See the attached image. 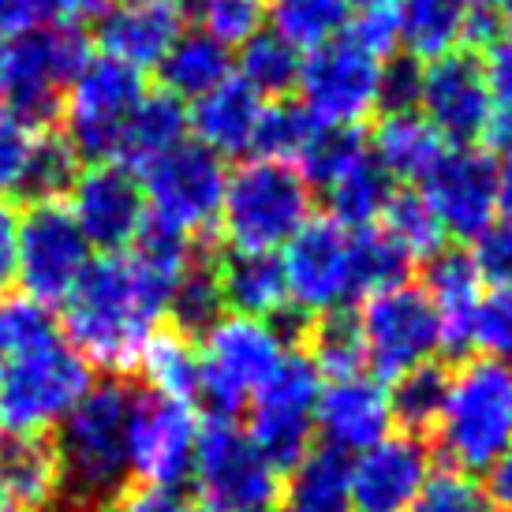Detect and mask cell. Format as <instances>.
I'll return each mask as SVG.
<instances>
[{"label": "cell", "instance_id": "obj_38", "mask_svg": "<svg viewBox=\"0 0 512 512\" xmlns=\"http://www.w3.org/2000/svg\"><path fill=\"white\" fill-rule=\"evenodd\" d=\"M314 131H318V124L303 113L299 101H266L262 116H258L251 154L266 157V161H281V165H299Z\"/></svg>", "mask_w": 512, "mask_h": 512}, {"label": "cell", "instance_id": "obj_55", "mask_svg": "<svg viewBox=\"0 0 512 512\" xmlns=\"http://www.w3.org/2000/svg\"><path fill=\"white\" fill-rule=\"evenodd\" d=\"M498 217L512 225V157L498 165Z\"/></svg>", "mask_w": 512, "mask_h": 512}, {"label": "cell", "instance_id": "obj_54", "mask_svg": "<svg viewBox=\"0 0 512 512\" xmlns=\"http://www.w3.org/2000/svg\"><path fill=\"white\" fill-rule=\"evenodd\" d=\"M45 4L60 23H83V19H98L113 0H45Z\"/></svg>", "mask_w": 512, "mask_h": 512}, {"label": "cell", "instance_id": "obj_39", "mask_svg": "<svg viewBox=\"0 0 512 512\" xmlns=\"http://www.w3.org/2000/svg\"><path fill=\"white\" fill-rule=\"evenodd\" d=\"M445 370H438L434 363L419 370L400 374L397 382H389V400H393V423L404 427V434H423L434 430L441 412V400H445Z\"/></svg>", "mask_w": 512, "mask_h": 512}, {"label": "cell", "instance_id": "obj_57", "mask_svg": "<svg viewBox=\"0 0 512 512\" xmlns=\"http://www.w3.org/2000/svg\"><path fill=\"white\" fill-rule=\"evenodd\" d=\"M464 4H468V8H486V12H501L509 0H464Z\"/></svg>", "mask_w": 512, "mask_h": 512}, {"label": "cell", "instance_id": "obj_61", "mask_svg": "<svg viewBox=\"0 0 512 512\" xmlns=\"http://www.w3.org/2000/svg\"><path fill=\"white\" fill-rule=\"evenodd\" d=\"M270 512H273V509H270Z\"/></svg>", "mask_w": 512, "mask_h": 512}, {"label": "cell", "instance_id": "obj_59", "mask_svg": "<svg viewBox=\"0 0 512 512\" xmlns=\"http://www.w3.org/2000/svg\"><path fill=\"white\" fill-rule=\"evenodd\" d=\"M0 512H15V509H12V505H8L4 498H0Z\"/></svg>", "mask_w": 512, "mask_h": 512}, {"label": "cell", "instance_id": "obj_45", "mask_svg": "<svg viewBox=\"0 0 512 512\" xmlns=\"http://www.w3.org/2000/svg\"><path fill=\"white\" fill-rule=\"evenodd\" d=\"M483 72H486V86H490V105H494L486 146L512 157V42L509 38H501L494 49H486Z\"/></svg>", "mask_w": 512, "mask_h": 512}, {"label": "cell", "instance_id": "obj_11", "mask_svg": "<svg viewBox=\"0 0 512 512\" xmlns=\"http://www.w3.org/2000/svg\"><path fill=\"white\" fill-rule=\"evenodd\" d=\"M356 329L363 341V359L374 378L397 382L400 374L434 363L441 344V322L423 285H393L359 303Z\"/></svg>", "mask_w": 512, "mask_h": 512}, {"label": "cell", "instance_id": "obj_29", "mask_svg": "<svg viewBox=\"0 0 512 512\" xmlns=\"http://www.w3.org/2000/svg\"><path fill=\"white\" fill-rule=\"evenodd\" d=\"M367 146L374 161L393 176V184H419L434 169V161L445 154V143L438 139V131L419 116V109L382 113L374 139Z\"/></svg>", "mask_w": 512, "mask_h": 512}, {"label": "cell", "instance_id": "obj_3", "mask_svg": "<svg viewBox=\"0 0 512 512\" xmlns=\"http://www.w3.org/2000/svg\"><path fill=\"white\" fill-rule=\"evenodd\" d=\"M131 404L135 393L124 382H94L60 423L53 449L60 456L64 498H72L79 509L113 505L128 486Z\"/></svg>", "mask_w": 512, "mask_h": 512}, {"label": "cell", "instance_id": "obj_30", "mask_svg": "<svg viewBox=\"0 0 512 512\" xmlns=\"http://www.w3.org/2000/svg\"><path fill=\"white\" fill-rule=\"evenodd\" d=\"M464 23H468V4L464 0H400V53L419 68L449 57L456 49H464Z\"/></svg>", "mask_w": 512, "mask_h": 512}, {"label": "cell", "instance_id": "obj_34", "mask_svg": "<svg viewBox=\"0 0 512 512\" xmlns=\"http://www.w3.org/2000/svg\"><path fill=\"white\" fill-rule=\"evenodd\" d=\"M299 68L303 53L281 42L273 30H258L232 53V75L262 101H285L288 90H296L299 83Z\"/></svg>", "mask_w": 512, "mask_h": 512}, {"label": "cell", "instance_id": "obj_12", "mask_svg": "<svg viewBox=\"0 0 512 512\" xmlns=\"http://www.w3.org/2000/svg\"><path fill=\"white\" fill-rule=\"evenodd\" d=\"M389 60L367 53L348 34L303 57L299 105L318 128H359L382 113V75Z\"/></svg>", "mask_w": 512, "mask_h": 512}, {"label": "cell", "instance_id": "obj_31", "mask_svg": "<svg viewBox=\"0 0 512 512\" xmlns=\"http://www.w3.org/2000/svg\"><path fill=\"white\" fill-rule=\"evenodd\" d=\"M157 75H161V90H169L172 98H180L184 105L199 101L202 94L232 79V49L202 30L184 27V34L169 45L165 60L157 64Z\"/></svg>", "mask_w": 512, "mask_h": 512}, {"label": "cell", "instance_id": "obj_8", "mask_svg": "<svg viewBox=\"0 0 512 512\" xmlns=\"http://www.w3.org/2000/svg\"><path fill=\"white\" fill-rule=\"evenodd\" d=\"M225 180V161L195 139H184L180 146H172L169 154L154 157L150 165L139 169L146 225L195 243L199 236L217 228Z\"/></svg>", "mask_w": 512, "mask_h": 512}, {"label": "cell", "instance_id": "obj_49", "mask_svg": "<svg viewBox=\"0 0 512 512\" xmlns=\"http://www.w3.org/2000/svg\"><path fill=\"white\" fill-rule=\"evenodd\" d=\"M109 512H206L199 498H191L184 490H165V486H139L124 490L109 505Z\"/></svg>", "mask_w": 512, "mask_h": 512}, {"label": "cell", "instance_id": "obj_36", "mask_svg": "<svg viewBox=\"0 0 512 512\" xmlns=\"http://www.w3.org/2000/svg\"><path fill=\"white\" fill-rule=\"evenodd\" d=\"M139 374L150 393L176 400H199V348L176 329H157L139 356Z\"/></svg>", "mask_w": 512, "mask_h": 512}, {"label": "cell", "instance_id": "obj_18", "mask_svg": "<svg viewBox=\"0 0 512 512\" xmlns=\"http://www.w3.org/2000/svg\"><path fill=\"white\" fill-rule=\"evenodd\" d=\"M415 109L445 146H483L494 120L483 57L456 49L434 64H423Z\"/></svg>", "mask_w": 512, "mask_h": 512}, {"label": "cell", "instance_id": "obj_24", "mask_svg": "<svg viewBox=\"0 0 512 512\" xmlns=\"http://www.w3.org/2000/svg\"><path fill=\"white\" fill-rule=\"evenodd\" d=\"M0 498L15 512H45L64 498L60 456L45 434H0Z\"/></svg>", "mask_w": 512, "mask_h": 512}, {"label": "cell", "instance_id": "obj_51", "mask_svg": "<svg viewBox=\"0 0 512 512\" xmlns=\"http://www.w3.org/2000/svg\"><path fill=\"white\" fill-rule=\"evenodd\" d=\"M42 23H53L45 0H0V42L23 34V30L42 27Z\"/></svg>", "mask_w": 512, "mask_h": 512}, {"label": "cell", "instance_id": "obj_43", "mask_svg": "<svg viewBox=\"0 0 512 512\" xmlns=\"http://www.w3.org/2000/svg\"><path fill=\"white\" fill-rule=\"evenodd\" d=\"M468 348H479L483 359L512 367V285L483 288L475 318H471Z\"/></svg>", "mask_w": 512, "mask_h": 512}, {"label": "cell", "instance_id": "obj_47", "mask_svg": "<svg viewBox=\"0 0 512 512\" xmlns=\"http://www.w3.org/2000/svg\"><path fill=\"white\" fill-rule=\"evenodd\" d=\"M468 258L483 285H490V288L512 285V225L509 221L498 217L483 236H475Z\"/></svg>", "mask_w": 512, "mask_h": 512}, {"label": "cell", "instance_id": "obj_7", "mask_svg": "<svg viewBox=\"0 0 512 512\" xmlns=\"http://www.w3.org/2000/svg\"><path fill=\"white\" fill-rule=\"evenodd\" d=\"M292 356V341L277 318L221 314L199 344V400L217 419L243 412L262 385Z\"/></svg>", "mask_w": 512, "mask_h": 512}, {"label": "cell", "instance_id": "obj_46", "mask_svg": "<svg viewBox=\"0 0 512 512\" xmlns=\"http://www.w3.org/2000/svg\"><path fill=\"white\" fill-rule=\"evenodd\" d=\"M412 512H490V505L471 475L441 471V475H430L427 490L419 494Z\"/></svg>", "mask_w": 512, "mask_h": 512}, {"label": "cell", "instance_id": "obj_35", "mask_svg": "<svg viewBox=\"0 0 512 512\" xmlns=\"http://www.w3.org/2000/svg\"><path fill=\"white\" fill-rule=\"evenodd\" d=\"M374 228L408 258V266H415V262L427 266L430 258H438L445 251V240H449L419 191H393V199L385 202Z\"/></svg>", "mask_w": 512, "mask_h": 512}, {"label": "cell", "instance_id": "obj_44", "mask_svg": "<svg viewBox=\"0 0 512 512\" xmlns=\"http://www.w3.org/2000/svg\"><path fill=\"white\" fill-rule=\"evenodd\" d=\"M83 169L79 154L64 135H42L38 154H34V169H30L27 199L30 202H64L72 191L75 176Z\"/></svg>", "mask_w": 512, "mask_h": 512}, {"label": "cell", "instance_id": "obj_22", "mask_svg": "<svg viewBox=\"0 0 512 512\" xmlns=\"http://www.w3.org/2000/svg\"><path fill=\"white\" fill-rule=\"evenodd\" d=\"M184 27L180 0H116L98 15V53L143 75L157 72Z\"/></svg>", "mask_w": 512, "mask_h": 512}, {"label": "cell", "instance_id": "obj_27", "mask_svg": "<svg viewBox=\"0 0 512 512\" xmlns=\"http://www.w3.org/2000/svg\"><path fill=\"white\" fill-rule=\"evenodd\" d=\"M281 512H352V456L329 445L307 449L281 475Z\"/></svg>", "mask_w": 512, "mask_h": 512}, {"label": "cell", "instance_id": "obj_5", "mask_svg": "<svg viewBox=\"0 0 512 512\" xmlns=\"http://www.w3.org/2000/svg\"><path fill=\"white\" fill-rule=\"evenodd\" d=\"M314 214V191L296 165L251 157L228 172L217 232L232 251H281Z\"/></svg>", "mask_w": 512, "mask_h": 512}, {"label": "cell", "instance_id": "obj_23", "mask_svg": "<svg viewBox=\"0 0 512 512\" xmlns=\"http://www.w3.org/2000/svg\"><path fill=\"white\" fill-rule=\"evenodd\" d=\"M262 105L266 101L232 75L217 90L202 94L199 101H191V109H187V131L195 135V143L206 146L221 161L225 157H243L251 154Z\"/></svg>", "mask_w": 512, "mask_h": 512}, {"label": "cell", "instance_id": "obj_10", "mask_svg": "<svg viewBox=\"0 0 512 512\" xmlns=\"http://www.w3.org/2000/svg\"><path fill=\"white\" fill-rule=\"evenodd\" d=\"M146 90L143 72L105 53H90L60 105V135L72 143L79 161H120L124 128Z\"/></svg>", "mask_w": 512, "mask_h": 512}, {"label": "cell", "instance_id": "obj_53", "mask_svg": "<svg viewBox=\"0 0 512 512\" xmlns=\"http://www.w3.org/2000/svg\"><path fill=\"white\" fill-rule=\"evenodd\" d=\"M486 505L498 512H512V449L486 471Z\"/></svg>", "mask_w": 512, "mask_h": 512}, {"label": "cell", "instance_id": "obj_14", "mask_svg": "<svg viewBox=\"0 0 512 512\" xmlns=\"http://www.w3.org/2000/svg\"><path fill=\"white\" fill-rule=\"evenodd\" d=\"M94 262V247L75 225L72 210L64 202H30L19 217V258H15V281L23 296L60 307L83 281L86 266Z\"/></svg>", "mask_w": 512, "mask_h": 512}, {"label": "cell", "instance_id": "obj_6", "mask_svg": "<svg viewBox=\"0 0 512 512\" xmlns=\"http://www.w3.org/2000/svg\"><path fill=\"white\" fill-rule=\"evenodd\" d=\"M90 38L79 23H42L0 42V113L45 128L60 116L64 94L90 60Z\"/></svg>", "mask_w": 512, "mask_h": 512}, {"label": "cell", "instance_id": "obj_1", "mask_svg": "<svg viewBox=\"0 0 512 512\" xmlns=\"http://www.w3.org/2000/svg\"><path fill=\"white\" fill-rule=\"evenodd\" d=\"M195 266V243L146 225L124 255H101L64 299V337L101 370H131L150 344L180 277Z\"/></svg>", "mask_w": 512, "mask_h": 512}, {"label": "cell", "instance_id": "obj_2", "mask_svg": "<svg viewBox=\"0 0 512 512\" xmlns=\"http://www.w3.org/2000/svg\"><path fill=\"white\" fill-rule=\"evenodd\" d=\"M0 434H45L94 385V367L75 352L49 307L27 296L0 299Z\"/></svg>", "mask_w": 512, "mask_h": 512}, {"label": "cell", "instance_id": "obj_56", "mask_svg": "<svg viewBox=\"0 0 512 512\" xmlns=\"http://www.w3.org/2000/svg\"><path fill=\"white\" fill-rule=\"evenodd\" d=\"M348 4H352V12H393V8H397L400 0H348Z\"/></svg>", "mask_w": 512, "mask_h": 512}, {"label": "cell", "instance_id": "obj_13", "mask_svg": "<svg viewBox=\"0 0 512 512\" xmlns=\"http://www.w3.org/2000/svg\"><path fill=\"white\" fill-rule=\"evenodd\" d=\"M285 285L288 307L299 314H337L348 311V303L359 296V273H356V228H344L337 221H307L296 236L285 243Z\"/></svg>", "mask_w": 512, "mask_h": 512}, {"label": "cell", "instance_id": "obj_28", "mask_svg": "<svg viewBox=\"0 0 512 512\" xmlns=\"http://www.w3.org/2000/svg\"><path fill=\"white\" fill-rule=\"evenodd\" d=\"M427 299L434 303V314L441 322V344L445 348H468L471 337V318L483 296V281L471 266L464 251H441L438 258L427 262Z\"/></svg>", "mask_w": 512, "mask_h": 512}, {"label": "cell", "instance_id": "obj_16", "mask_svg": "<svg viewBox=\"0 0 512 512\" xmlns=\"http://www.w3.org/2000/svg\"><path fill=\"white\" fill-rule=\"evenodd\" d=\"M202 423L195 419L191 400L161 397L146 389L131 404L128 423V464L143 486L180 490L191 479L195 445Z\"/></svg>", "mask_w": 512, "mask_h": 512}, {"label": "cell", "instance_id": "obj_17", "mask_svg": "<svg viewBox=\"0 0 512 512\" xmlns=\"http://www.w3.org/2000/svg\"><path fill=\"white\" fill-rule=\"evenodd\" d=\"M64 206L86 243L101 255H124L146 228V199L139 172L124 161H94L75 176Z\"/></svg>", "mask_w": 512, "mask_h": 512}, {"label": "cell", "instance_id": "obj_4", "mask_svg": "<svg viewBox=\"0 0 512 512\" xmlns=\"http://www.w3.org/2000/svg\"><path fill=\"white\" fill-rule=\"evenodd\" d=\"M438 449L460 475H486L512 449V367L464 359L445 378Z\"/></svg>", "mask_w": 512, "mask_h": 512}, {"label": "cell", "instance_id": "obj_37", "mask_svg": "<svg viewBox=\"0 0 512 512\" xmlns=\"http://www.w3.org/2000/svg\"><path fill=\"white\" fill-rule=\"evenodd\" d=\"M303 352H307V359L314 363V370L322 374V382H333V378H348V374L367 370L363 341H359V329H356V314H348V311L314 318L311 337H307V348H303Z\"/></svg>", "mask_w": 512, "mask_h": 512}, {"label": "cell", "instance_id": "obj_20", "mask_svg": "<svg viewBox=\"0 0 512 512\" xmlns=\"http://www.w3.org/2000/svg\"><path fill=\"white\" fill-rule=\"evenodd\" d=\"M434 475L423 438L385 434L352 460V512H412Z\"/></svg>", "mask_w": 512, "mask_h": 512}, {"label": "cell", "instance_id": "obj_33", "mask_svg": "<svg viewBox=\"0 0 512 512\" xmlns=\"http://www.w3.org/2000/svg\"><path fill=\"white\" fill-rule=\"evenodd\" d=\"M262 8H266V30H273L303 57L344 38L356 15L348 0H262Z\"/></svg>", "mask_w": 512, "mask_h": 512}, {"label": "cell", "instance_id": "obj_50", "mask_svg": "<svg viewBox=\"0 0 512 512\" xmlns=\"http://www.w3.org/2000/svg\"><path fill=\"white\" fill-rule=\"evenodd\" d=\"M415 101H419V64L393 57L385 64V75H382V113L415 109Z\"/></svg>", "mask_w": 512, "mask_h": 512}, {"label": "cell", "instance_id": "obj_19", "mask_svg": "<svg viewBox=\"0 0 512 512\" xmlns=\"http://www.w3.org/2000/svg\"><path fill=\"white\" fill-rule=\"evenodd\" d=\"M419 195L453 240H475L498 221V161L483 146H445Z\"/></svg>", "mask_w": 512, "mask_h": 512}, {"label": "cell", "instance_id": "obj_15", "mask_svg": "<svg viewBox=\"0 0 512 512\" xmlns=\"http://www.w3.org/2000/svg\"><path fill=\"white\" fill-rule=\"evenodd\" d=\"M318 393H322V374L314 370L303 348H292L281 370L247 404L251 408L247 434L281 471L292 468L311 449L318 434Z\"/></svg>", "mask_w": 512, "mask_h": 512}, {"label": "cell", "instance_id": "obj_48", "mask_svg": "<svg viewBox=\"0 0 512 512\" xmlns=\"http://www.w3.org/2000/svg\"><path fill=\"white\" fill-rule=\"evenodd\" d=\"M348 38L359 42L367 53L382 60H393L400 53V34H397V8L393 12H359L348 23Z\"/></svg>", "mask_w": 512, "mask_h": 512}, {"label": "cell", "instance_id": "obj_40", "mask_svg": "<svg viewBox=\"0 0 512 512\" xmlns=\"http://www.w3.org/2000/svg\"><path fill=\"white\" fill-rule=\"evenodd\" d=\"M180 8L184 19H191V27L228 49H240L247 38L266 30L262 0H180Z\"/></svg>", "mask_w": 512, "mask_h": 512}, {"label": "cell", "instance_id": "obj_42", "mask_svg": "<svg viewBox=\"0 0 512 512\" xmlns=\"http://www.w3.org/2000/svg\"><path fill=\"white\" fill-rule=\"evenodd\" d=\"M42 135V128H30L23 120L0 113V202L27 199L30 169Z\"/></svg>", "mask_w": 512, "mask_h": 512}, {"label": "cell", "instance_id": "obj_41", "mask_svg": "<svg viewBox=\"0 0 512 512\" xmlns=\"http://www.w3.org/2000/svg\"><path fill=\"white\" fill-rule=\"evenodd\" d=\"M221 314H228L225 296H221V281H217L214 266L195 262L191 270L180 277V285L169 299V318L176 322V333H206Z\"/></svg>", "mask_w": 512, "mask_h": 512}, {"label": "cell", "instance_id": "obj_32", "mask_svg": "<svg viewBox=\"0 0 512 512\" xmlns=\"http://www.w3.org/2000/svg\"><path fill=\"white\" fill-rule=\"evenodd\" d=\"M191 135L187 131V105L172 98L169 90H146L143 101L135 105L128 128H124V143H120V161L143 169L154 157L169 154L172 146H180Z\"/></svg>", "mask_w": 512, "mask_h": 512}, {"label": "cell", "instance_id": "obj_25", "mask_svg": "<svg viewBox=\"0 0 512 512\" xmlns=\"http://www.w3.org/2000/svg\"><path fill=\"white\" fill-rule=\"evenodd\" d=\"M329 210V221H337L344 228H374L382 217L385 202L393 199V176L374 161L370 146H363L359 154H352L341 169L326 176L314 187Z\"/></svg>", "mask_w": 512, "mask_h": 512}, {"label": "cell", "instance_id": "obj_52", "mask_svg": "<svg viewBox=\"0 0 512 512\" xmlns=\"http://www.w3.org/2000/svg\"><path fill=\"white\" fill-rule=\"evenodd\" d=\"M15 258H19V214L12 202H0V288L15 281Z\"/></svg>", "mask_w": 512, "mask_h": 512}, {"label": "cell", "instance_id": "obj_60", "mask_svg": "<svg viewBox=\"0 0 512 512\" xmlns=\"http://www.w3.org/2000/svg\"><path fill=\"white\" fill-rule=\"evenodd\" d=\"M0 367H4V341H0Z\"/></svg>", "mask_w": 512, "mask_h": 512}, {"label": "cell", "instance_id": "obj_26", "mask_svg": "<svg viewBox=\"0 0 512 512\" xmlns=\"http://www.w3.org/2000/svg\"><path fill=\"white\" fill-rule=\"evenodd\" d=\"M221 296L232 314L281 318L288 311V285L281 255L273 251H228L214 266Z\"/></svg>", "mask_w": 512, "mask_h": 512}, {"label": "cell", "instance_id": "obj_9", "mask_svg": "<svg viewBox=\"0 0 512 512\" xmlns=\"http://www.w3.org/2000/svg\"><path fill=\"white\" fill-rule=\"evenodd\" d=\"M191 483L206 512H270L281 498V468L236 419H210L199 430Z\"/></svg>", "mask_w": 512, "mask_h": 512}, {"label": "cell", "instance_id": "obj_58", "mask_svg": "<svg viewBox=\"0 0 512 512\" xmlns=\"http://www.w3.org/2000/svg\"><path fill=\"white\" fill-rule=\"evenodd\" d=\"M498 15H501V34H505V38L512 42V0L505 4V8H501Z\"/></svg>", "mask_w": 512, "mask_h": 512}, {"label": "cell", "instance_id": "obj_21", "mask_svg": "<svg viewBox=\"0 0 512 512\" xmlns=\"http://www.w3.org/2000/svg\"><path fill=\"white\" fill-rule=\"evenodd\" d=\"M393 400L389 382L374 378L370 370L322 382L318 393V434L329 449L352 456L370 449L374 441L393 434Z\"/></svg>", "mask_w": 512, "mask_h": 512}]
</instances>
